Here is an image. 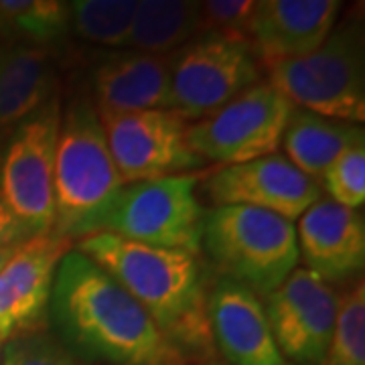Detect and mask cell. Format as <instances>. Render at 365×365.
<instances>
[{"instance_id": "6da1fadb", "label": "cell", "mask_w": 365, "mask_h": 365, "mask_svg": "<svg viewBox=\"0 0 365 365\" xmlns=\"http://www.w3.org/2000/svg\"><path fill=\"white\" fill-rule=\"evenodd\" d=\"M69 351L110 365H185L143 307L96 262L71 248L53 278L49 311Z\"/></svg>"}, {"instance_id": "7a4b0ae2", "label": "cell", "mask_w": 365, "mask_h": 365, "mask_svg": "<svg viewBox=\"0 0 365 365\" xmlns=\"http://www.w3.org/2000/svg\"><path fill=\"white\" fill-rule=\"evenodd\" d=\"M76 250L110 274L187 357L213 353L207 288L193 254L144 246L108 232L81 237Z\"/></svg>"}, {"instance_id": "3957f363", "label": "cell", "mask_w": 365, "mask_h": 365, "mask_svg": "<svg viewBox=\"0 0 365 365\" xmlns=\"http://www.w3.org/2000/svg\"><path fill=\"white\" fill-rule=\"evenodd\" d=\"M122 189L100 114L90 96H76L61 112L57 136L51 234L67 242L98 234Z\"/></svg>"}, {"instance_id": "277c9868", "label": "cell", "mask_w": 365, "mask_h": 365, "mask_svg": "<svg viewBox=\"0 0 365 365\" xmlns=\"http://www.w3.org/2000/svg\"><path fill=\"white\" fill-rule=\"evenodd\" d=\"M201 250L222 276L258 297L276 290L299 266L294 223L246 205H223L205 213Z\"/></svg>"}, {"instance_id": "5b68a950", "label": "cell", "mask_w": 365, "mask_h": 365, "mask_svg": "<svg viewBox=\"0 0 365 365\" xmlns=\"http://www.w3.org/2000/svg\"><path fill=\"white\" fill-rule=\"evenodd\" d=\"M268 83L290 104L319 116L359 124L365 120V43L359 19H347L313 53L266 63Z\"/></svg>"}, {"instance_id": "8992f818", "label": "cell", "mask_w": 365, "mask_h": 365, "mask_svg": "<svg viewBox=\"0 0 365 365\" xmlns=\"http://www.w3.org/2000/svg\"><path fill=\"white\" fill-rule=\"evenodd\" d=\"M197 185L199 177L193 173L124 185L100 232L195 256L205 225Z\"/></svg>"}, {"instance_id": "52a82bcc", "label": "cell", "mask_w": 365, "mask_h": 365, "mask_svg": "<svg viewBox=\"0 0 365 365\" xmlns=\"http://www.w3.org/2000/svg\"><path fill=\"white\" fill-rule=\"evenodd\" d=\"M170 59V110L201 120L262 81L260 59L240 35L205 31Z\"/></svg>"}, {"instance_id": "ba28073f", "label": "cell", "mask_w": 365, "mask_h": 365, "mask_svg": "<svg viewBox=\"0 0 365 365\" xmlns=\"http://www.w3.org/2000/svg\"><path fill=\"white\" fill-rule=\"evenodd\" d=\"M61 112L55 93L14 128L0 150V193L33 235L51 234L55 225L53 175Z\"/></svg>"}, {"instance_id": "9c48e42d", "label": "cell", "mask_w": 365, "mask_h": 365, "mask_svg": "<svg viewBox=\"0 0 365 365\" xmlns=\"http://www.w3.org/2000/svg\"><path fill=\"white\" fill-rule=\"evenodd\" d=\"M292 110L274 86L258 81L217 112L187 124L185 138L203 163L242 165L278 153Z\"/></svg>"}, {"instance_id": "30bf717a", "label": "cell", "mask_w": 365, "mask_h": 365, "mask_svg": "<svg viewBox=\"0 0 365 365\" xmlns=\"http://www.w3.org/2000/svg\"><path fill=\"white\" fill-rule=\"evenodd\" d=\"M100 120L124 185L187 175L205 165L189 148L187 120L175 110H140Z\"/></svg>"}, {"instance_id": "8fae6325", "label": "cell", "mask_w": 365, "mask_h": 365, "mask_svg": "<svg viewBox=\"0 0 365 365\" xmlns=\"http://www.w3.org/2000/svg\"><path fill=\"white\" fill-rule=\"evenodd\" d=\"M264 299V311L284 361L323 365L339 309L335 288L311 270L297 268Z\"/></svg>"}, {"instance_id": "7c38bea8", "label": "cell", "mask_w": 365, "mask_h": 365, "mask_svg": "<svg viewBox=\"0 0 365 365\" xmlns=\"http://www.w3.org/2000/svg\"><path fill=\"white\" fill-rule=\"evenodd\" d=\"M205 193L215 207L246 205L270 211L294 223L323 197V189L284 155L272 153L217 169L205 181Z\"/></svg>"}, {"instance_id": "4fadbf2b", "label": "cell", "mask_w": 365, "mask_h": 365, "mask_svg": "<svg viewBox=\"0 0 365 365\" xmlns=\"http://www.w3.org/2000/svg\"><path fill=\"white\" fill-rule=\"evenodd\" d=\"M71 242L55 234L35 235L19 244L0 268V335L41 329L49 311L53 278Z\"/></svg>"}, {"instance_id": "5bb4252c", "label": "cell", "mask_w": 365, "mask_h": 365, "mask_svg": "<svg viewBox=\"0 0 365 365\" xmlns=\"http://www.w3.org/2000/svg\"><path fill=\"white\" fill-rule=\"evenodd\" d=\"M207 323L213 347L230 365H287L260 297L220 276L207 290Z\"/></svg>"}, {"instance_id": "9a60e30c", "label": "cell", "mask_w": 365, "mask_h": 365, "mask_svg": "<svg viewBox=\"0 0 365 365\" xmlns=\"http://www.w3.org/2000/svg\"><path fill=\"white\" fill-rule=\"evenodd\" d=\"M299 260L323 282H345L364 272L365 222L357 209L321 197L299 217Z\"/></svg>"}, {"instance_id": "2e32d148", "label": "cell", "mask_w": 365, "mask_h": 365, "mask_svg": "<svg viewBox=\"0 0 365 365\" xmlns=\"http://www.w3.org/2000/svg\"><path fill=\"white\" fill-rule=\"evenodd\" d=\"M339 13V0H260L248 41L264 66L299 59L323 45Z\"/></svg>"}, {"instance_id": "e0dca14e", "label": "cell", "mask_w": 365, "mask_h": 365, "mask_svg": "<svg viewBox=\"0 0 365 365\" xmlns=\"http://www.w3.org/2000/svg\"><path fill=\"white\" fill-rule=\"evenodd\" d=\"M91 102L100 116L170 110V59L122 49L91 71Z\"/></svg>"}, {"instance_id": "ac0fdd59", "label": "cell", "mask_w": 365, "mask_h": 365, "mask_svg": "<svg viewBox=\"0 0 365 365\" xmlns=\"http://www.w3.org/2000/svg\"><path fill=\"white\" fill-rule=\"evenodd\" d=\"M55 93L51 53L37 47H0V144Z\"/></svg>"}, {"instance_id": "d6986e66", "label": "cell", "mask_w": 365, "mask_h": 365, "mask_svg": "<svg viewBox=\"0 0 365 365\" xmlns=\"http://www.w3.org/2000/svg\"><path fill=\"white\" fill-rule=\"evenodd\" d=\"M365 140L359 124L339 122L294 108L282 134L284 157L319 187L325 170L343 150Z\"/></svg>"}, {"instance_id": "ffe728a7", "label": "cell", "mask_w": 365, "mask_h": 365, "mask_svg": "<svg viewBox=\"0 0 365 365\" xmlns=\"http://www.w3.org/2000/svg\"><path fill=\"white\" fill-rule=\"evenodd\" d=\"M201 33V2L138 0L128 49L169 57Z\"/></svg>"}, {"instance_id": "44dd1931", "label": "cell", "mask_w": 365, "mask_h": 365, "mask_svg": "<svg viewBox=\"0 0 365 365\" xmlns=\"http://www.w3.org/2000/svg\"><path fill=\"white\" fill-rule=\"evenodd\" d=\"M69 2L0 0V47H37L49 51L69 33Z\"/></svg>"}, {"instance_id": "7402d4cb", "label": "cell", "mask_w": 365, "mask_h": 365, "mask_svg": "<svg viewBox=\"0 0 365 365\" xmlns=\"http://www.w3.org/2000/svg\"><path fill=\"white\" fill-rule=\"evenodd\" d=\"M138 0H76L69 2V29L81 39L128 49Z\"/></svg>"}, {"instance_id": "603a6c76", "label": "cell", "mask_w": 365, "mask_h": 365, "mask_svg": "<svg viewBox=\"0 0 365 365\" xmlns=\"http://www.w3.org/2000/svg\"><path fill=\"white\" fill-rule=\"evenodd\" d=\"M323 365H365V287L359 280L343 297Z\"/></svg>"}, {"instance_id": "cb8c5ba5", "label": "cell", "mask_w": 365, "mask_h": 365, "mask_svg": "<svg viewBox=\"0 0 365 365\" xmlns=\"http://www.w3.org/2000/svg\"><path fill=\"white\" fill-rule=\"evenodd\" d=\"M0 365H81V361L55 335H49L41 327L16 333L4 341Z\"/></svg>"}, {"instance_id": "d4e9b609", "label": "cell", "mask_w": 365, "mask_h": 365, "mask_svg": "<svg viewBox=\"0 0 365 365\" xmlns=\"http://www.w3.org/2000/svg\"><path fill=\"white\" fill-rule=\"evenodd\" d=\"M321 189L329 199L347 209L364 207L365 201V140L355 143L325 170Z\"/></svg>"}, {"instance_id": "484cf974", "label": "cell", "mask_w": 365, "mask_h": 365, "mask_svg": "<svg viewBox=\"0 0 365 365\" xmlns=\"http://www.w3.org/2000/svg\"><path fill=\"white\" fill-rule=\"evenodd\" d=\"M258 0H207L201 2L203 33L215 31L248 39V26Z\"/></svg>"}, {"instance_id": "4316f807", "label": "cell", "mask_w": 365, "mask_h": 365, "mask_svg": "<svg viewBox=\"0 0 365 365\" xmlns=\"http://www.w3.org/2000/svg\"><path fill=\"white\" fill-rule=\"evenodd\" d=\"M31 237H35V235L19 222V217L11 211V207L6 205L4 197L0 193V248L19 246L26 240H31Z\"/></svg>"}, {"instance_id": "83f0119b", "label": "cell", "mask_w": 365, "mask_h": 365, "mask_svg": "<svg viewBox=\"0 0 365 365\" xmlns=\"http://www.w3.org/2000/svg\"><path fill=\"white\" fill-rule=\"evenodd\" d=\"M14 250H16V246H4V248H0V268L4 266V262L13 256Z\"/></svg>"}, {"instance_id": "f1b7e54d", "label": "cell", "mask_w": 365, "mask_h": 365, "mask_svg": "<svg viewBox=\"0 0 365 365\" xmlns=\"http://www.w3.org/2000/svg\"><path fill=\"white\" fill-rule=\"evenodd\" d=\"M4 341H6V339H4V337L0 335V349H2V343H4Z\"/></svg>"}, {"instance_id": "f546056e", "label": "cell", "mask_w": 365, "mask_h": 365, "mask_svg": "<svg viewBox=\"0 0 365 365\" xmlns=\"http://www.w3.org/2000/svg\"><path fill=\"white\" fill-rule=\"evenodd\" d=\"M2 146H4V144H0V150H2Z\"/></svg>"}]
</instances>
